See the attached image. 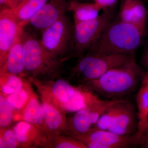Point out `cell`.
<instances>
[{
  "label": "cell",
  "mask_w": 148,
  "mask_h": 148,
  "mask_svg": "<svg viewBox=\"0 0 148 148\" xmlns=\"http://www.w3.org/2000/svg\"><path fill=\"white\" fill-rule=\"evenodd\" d=\"M143 74L135 58L111 69L97 79L84 83L81 85L96 95L110 100L122 99L123 97L135 91Z\"/></svg>",
  "instance_id": "1"
},
{
  "label": "cell",
  "mask_w": 148,
  "mask_h": 148,
  "mask_svg": "<svg viewBox=\"0 0 148 148\" xmlns=\"http://www.w3.org/2000/svg\"><path fill=\"white\" fill-rule=\"evenodd\" d=\"M146 30L132 23L111 21L88 51L105 54H135L143 42Z\"/></svg>",
  "instance_id": "2"
},
{
  "label": "cell",
  "mask_w": 148,
  "mask_h": 148,
  "mask_svg": "<svg viewBox=\"0 0 148 148\" xmlns=\"http://www.w3.org/2000/svg\"><path fill=\"white\" fill-rule=\"evenodd\" d=\"M23 56L25 76L42 81L53 79L59 71L61 60L45 48L40 41L23 32Z\"/></svg>",
  "instance_id": "3"
},
{
  "label": "cell",
  "mask_w": 148,
  "mask_h": 148,
  "mask_svg": "<svg viewBox=\"0 0 148 148\" xmlns=\"http://www.w3.org/2000/svg\"><path fill=\"white\" fill-rule=\"evenodd\" d=\"M135 58V54H105L88 51L78 58L72 69V75L82 84L97 79L111 69Z\"/></svg>",
  "instance_id": "4"
},
{
  "label": "cell",
  "mask_w": 148,
  "mask_h": 148,
  "mask_svg": "<svg viewBox=\"0 0 148 148\" xmlns=\"http://www.w3.org/2000/svg\"><path fill=\"white\" fill-rule=\"evenodd\" d=\"M114 8L103 11L97 18L75 23L70 56L79 58L88 52L99 40L108 25L112 21Z\"/></svg>",
  "instance_id": "5"
},
{
  "label": "cell",
  "mask_w": 148,
  "mask_h": 148,
  "mask_svg": "<svg viewBox=\"0 0 148 148\" xmlns=\"http://www.w3.org/2000/svg\"><path fill=\"white\" fill-rule=\"evenodd\" d=\"M73 26L65 14L42 32L40 42L45 48L61 60L69 53L71 47Z\"/></svg>",
  "instance_id": "6"
},
{
  "label": "cell",
  "mask_w": 148,
  "mask_h": 148,
  "mask_svg": "<svg viewBox=\"0 0 148 148\" xmlns=\"http://www.w3.org/2000/svg\"><path fill=\"white\" fill-rule=\"evenodd\" d=\"M71 136L89 148H134L140 145L141 139L138 132L131 135H120L108 130L95 129L86 134Z\"/></svg>",
  "instance_id": "7"
},
{
  "label": "cell",
  "mask_w": 148,
  "mask_h": 148,
  "mask_svg": "<svg viewBox=\"0 0 148 148\" xmlns=\"http://www.w3.org/2000/svg\"><path fill=\"white\" fill-rule=\"evenodd\" d=\"M31 81L36 85L43 101L59 111L64 104L71 100L77 89V87L73 86L63 79L51 81V80L41 81L32 79Z\"/></svg>",
  "instance_id": "8"
},
{
  "label": "cell",
  "mask_w": 148,
  "mask_h": 148,
  "mask_svg": "<svg viewBox=\"0 0 148 148\" xmlns=\"http://www.w3.org/2000/svg\"><path fill=\"white\" fill-rule=\"evenodd\" d=\"M23 27L18 25L12 9L6 8L0 12V67L5 63L10 49L23 34Z\"/></svg>",
  "instance_id": "9"
},
{
  "label": "cell",
  "mask_w": 148,
  "mask_h": 148,
  "mask_svg": "<svg viewBox=\"0 0 148 148\" xmlns=\"http://www.w3.org/2000/svg\"><path fill=\"white\" fill-rule=\"evenodd\" d=\"M69 4L66 0H48L28 24L43 32L66 14Z\"/></svg>",
  "instance_id": "10"
},
{
  "label": "cell",
  "mask_w": 148,
  "mask_h": 148,
  "mask_svg": "<svg viewBox=\"0 0 148 148\" xmlns=\"http://www.w3.org/2000/svg\"><path fill=\"white\" fill-rule=\"evenodd\" d=\"M138 113L135 106L129 101L123 100L120 103L119 110L108 130L120 135H131L138 132Z\"/></svg>",
  "instance_id": "11"
},
{
  "label": "cell",
  "mask_w": 148,
  "mask_h": 148,
  "mask_svg": "<svg viewBox=\"0 0 148 148\" xmlns=\"http://www.w3.org/2000/svg\"><path fill=\"white\" fill-rule=\"evenodd\" d=\"M14 132L21 147H32L47 144L48 137L40 127L23 121L18 122L13 127Z\"/></svg>",
  "instance_id": "12"
},
{
  "label": "cell",
  "mask_w": 148,
  "mask_h": 148,
  "mask_svg": "<svg viewBox=\"0 0 148 148\" xmlns=\"http://www.w3.org/2000/svg\"><path fill=\"white\" fill-rule=\"evenodd\" d=\"M22 36L23 34L10 49L5 63L1 68V74H12L21 77L25 76Z\"/></svg>",
  "instance_id": "13"
},
{
  "label": "cell",
  "mask_w": 148,
  "mask_h": 148,
  "mask_svg": "<svg viewBox=\"0 0 148 148\" xmlns=\"http://www.w3.org/2000/svg\"><path fill=\"white\" fill-rule=\"evenodd\" d=\"M41 105L44 114L45 129L53 134L69 130V122L61 111L43 101Z\"/></svg>",
  "instance_id": "14"
},
{
  "label": "cell",
  "mask_w": 148,
  "mask_h": 148,
  "mask_svg": "<svg viewBox=\"0 0 148 148\" xmlns=\"http://www.w3.org/2000/svg\"><path fill=\"white\" fill-rule=\"evenodd\" d=\"M13 119L21 120L35 125L45 132L43 110L41 104H40L34 94H32L28 103L22 110L21 114L14 117Z\"/></svg>",
  "instance_id": "15"
},
{
  "label": "cell",
  "mask_w": 148,
  "mask_h": 148,
  "mask_svg": "<svg viewBox=\"0 0 148 148\" xmlns=\"http://www.w3.org/2000/svg\"><path fill=\"white\" fill-rule=\"evenodd\" d=\"M48 0H24L12 8L14 16L19 26L28 24L30 18L42 7Z\"/></svg>",
  "instance_id": "16"
},
{
  "label": "cell",
  "mask_w": 148,
  "mask_h": 148,
  "mask_svg": "<svg viewBox=\"0 0 148 148\" xmlns=\"http://www.w3.org/2000/svg\"><path fill=\"white\" fill-rule=\"evenodd\" d=\"M69 11L73 15L74 24L90 21L97 18L101 11L95 3L69 2Z\"/></svg>",
  "instance_id": "17"
},
{
  "label": "cell",
  "mask_w": 148,
  "mask_h": 148,
  "mask_svg": "<svg viewBox=\"0 0 148 148\" xmlns=\"http://www.w3.org/2000/svg\"><path fill=\"white\" fill-rule=\"evenodd\" d=\"M138 119V132H142L148 112V71L143 74L141 84L136 96Z\"/></svg>",
  "instance_id": "18"
},
{
  "label": "cell",
  "mask_w": 148,
  "mask_h": 148,
  "mask_svg": "<svg viewBox=\"0 0 148 148\" xmlns=\"http://www.w3.org/2000/svg\"><path fill=\"white\" fill-rule=\"evenodd\" d=\"M89 106L76 112L69 122V131L71 133V136L86 134L92 129Z\"/></svg>",
  "instance_id": "19"
},
{
  "label": "cell",
  "mask_w": 148,
  "mask_h": 148,
  "mask_svg": "<svg viewBox=\"0 0 148 148\" xmlns=\"http://www.w3.org/2000/svg\"><path fill=\"white\" fill-rule=\"evenodd\" d=\"M22 77L16 75L1 74V91L5 96L21 90L24 86Z\"/></svg>",
  "instance_id": "20"
},
{
  "label": "cell",
  "mask_w": 148,
  "mask_h": 148,
  "mask_svg": "<svg viewBox=\"0 0 148 148\" xmlns=\"http://www.w3.org/2000/svg\"><path fill=\"white\" fill-rule=\"evenodd\" d=\"M114 104L104 112L92 129L108 130L118 112L122 101Z\"/></svg>",
  "instance_id": "21"
},
{
  "label": "cell",
  "mask_w": 148,
  "mask_h": 148,
  "mask_svg": "<svg viewBox=\"0 0 148 148\" xmlns=\"http://www.w3.org/2000/svg\"><path fill=\"white\" fill-rule=\"evenodd\" d=\"M48 141L52 144L53 147L57 148H87V146L80 140L71 138H57L55 134L48 136Z\"/></svg>",
  "instance_id": "22"
},
{
  "label": "cell",
  "mask_w": 148,
  "mask_h": 148,
  "mask_svg": "<svg viewBox=\"0 0 148 148\" xmlns=\"http://www.w3.org/2000/svg\"><path fill=\"white\" fill-rule=\"evenodd\" d=\"M10 95H6L5 98L14 110H23L27 105L32 94L26 88Z\"/></svg>",
  "instance_id": "23"
},
{
  "label": "cell",
  "mask_w": 148,
  "mask_h": 148,
  "mask_svg": "<svg viewBox=\"0 0 148 148\" xmlns=\"http://www.w3.org/2000/svg\"><path fill=\"white\" fill-rule=\"evenodd\" d=\"M133 15L134 24L146 30L147 19V11L141 0H131Z\"/></svg>",
  "instance_id": "24"
},
{
  "label": "cell",
  "mask_w": 148,
  "mask_h": 148,
  "mask_svg": "<svg viewBox=\"0 0 148 148\" xmlns=\"http://www.w3.org/2000/svg\"><path fill=\"white\" fill-rule=\"evenodd\" d=\"M14 109L8 102L4 96H0V126L4 128L11 123L14 118Z\"/></svg>",
  "instance_id": "25"
},
{
  "label": "cell",
  "mask_w": 148,
  "mask_h": 148,
  "mask_svg": "<svg viewBox=\"0 0 148 148\" xmlns=\"http://www.w3.org/2000/svg\"><path fill=\"white\" fill-rule=\"evenodd\" d=\"M21 147L16 139L13 130H1L0 148H15Z\"/></svg>",
  "instance_id": "26"
},
{
  "label": "cell",
  "mask_w": 148,
  "mask_h": 148,
  "mask_svg": "<svg viewBox=\"0 0 148 148\" xmlns=\"http://www.w3.org/2000/svg\"><path fill=\"white\" fill-rule=\"evenodd\" d=\"M119 20L134 24V15L131 0H124L122 3L119 12Z\"/></svg>",
  "instance_id": "27"
},
{
  "label": "cell",
  "mask_w": 148,
  "mask_h": 148,
  "mask_svg": "<svg viewBox=\"0 0 148 148\" xmlns=\"http://www.w3.org/2000/svg\"><path fill=\"white\" fill-rule=\"evenodd\" d=\"M117 1L118 0H93V2L98 6L101 10L104 11L113 8Z\"/></svg>",
  "instance_id": "28"
},
{
  "label": "cell",
  "mask_w": 148,
  "mask_h": 148,
  "mask_svg": "<svg viewBox=\"0 0 148 148\" xmlns=\"http://www.w3.org/2000/svg\"><path fill=\"white\" fill-rule=\"evenodd\" d=\"M13 0H0L1 10L6 8H12Z\"/></svg>",
  "instance_id": "29"
},
{
  "label": "cell",
  "mask_w": 148,
  "mask_h": 148,
  "mask_svg": "<svg viewBox=\"0 0 148 148\" xmlns=\"http://www.w3.org/2000/svg\"><path fill=\"white\" fill-rule=\"evenodd\" d=\"M143 63L144 65L148 69V49L146 50L143 58Z\"/></svg>",
  "instance_id": "30"
},
{
  "label": "cell",
  "mask_w": 148,
  "mask_h": 148,
  "mask_svg": "<svg viewBox=\"0 0 148 148\" xmlns=\"http://www.w3.org/2000/svg\"><path fill=\"white\" fill-rule=\"evenodd\" d=\"M24 0H14L12 8H14Z\"/></svg>",
  "instance_id": "31"
},
{
  "label": "cell",
  "mask_w": 148,
  "mask_h": 148,
  "mask_svg": "<svg viewBox=\"0 0 148 148\" xmlns=\"http://www.w3.org/2000/svg\"><path fill=\"white\" fill-rule=\"evenodd\" d=\"M148 127V112L147 115V117H146L145 122V125H144V128H143V132L142 134H143V132L145 131L146 129Z\"/></svg>",
  "instance_id": "32"
},
{
  "label": "cell",
  "mask_w": 148,
  "mask_h": 148,
  "mask_svg": "<svg viewBox=\"0 0 148 148\" xmlns=\"http://www.w3.org/2000/svg\"><path fill=\"white\" fill-rule=\"evenodd\" d=\"M13 1H14V0H13Z\"/></svg>",
  "instance_id": "33"
}]
</instances>
